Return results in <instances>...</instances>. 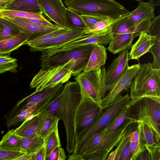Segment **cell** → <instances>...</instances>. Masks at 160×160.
<instances>
[{"label": "cell", "mask_w": 160, "mask_h": 160, "mask_svg": "<svg viewBox=\"0 0 160 160\" xmlns=\"http://www.w3.org/2000/svg\"><path fill=\"white\" fill-rule=\"evenodd\" d=\"M59 106L56 116L63 123L66 133V150L73 152L75 146L74 119L75 112L81 99L80 88L76 81L67 82L60 93Z\"/></svg>", "instance_id": "cell-1"}, {"label": "cell", "mask_w": 160, "mask_h": 160, "mask_svg": "<svg viewBox=\"0 0 160 160\" xmlns=\"http://www.w3.org/2000/svg\"><path fill=\"white\" fill-rule=\"evenodd\" d=\"M127 119L141 122L153 131L157 143L160 144V100L150 97L130 99Z\"/></svg>", "instance_id": "cell-2"}, {"label": "cell", "mask_w": 160, "mask_h": 160, "mask_svg": "<svg viewBox=\"0 0 160 160\" xmlns=\"http://www.w3.org/2000/svg\"><path fill=\"white\" fill-rule=\"evenodd\" d=\"M129 87L130 99L150 97L160 100V69L150 62L141 65Z\"/></svg>", "instance_id": "cell-3"}, {"label": "cell", "mask_w": 160, "mask_h": 160, "mask_svg": "<svg viewBox=\"0 0 160 160\" xmlns=\"http://www.w3.org/2000/svg\"><path fill=\"white\" fill-rule=\"evenodd\" d=\"M82 71L75 62L49 68H42L34 77L30 84L35 92L53 88L66 82L72 75L76 76Z\"/></svg>", "instance_id": "cell-4"}, {"label": "cell", "mask_w": 160, "mask_h": 160, "mask_svg": "<svg viewBox=\"0 0 160 160\" xmlns=\"http://www.w3.org/2000/svg\"><path fill=\"white\" fill-rule=\"evenodd\" d=\"M130 100L128 93L123 96H120L112 103L103 107L102 113L94 122L78 138L75 139V146L72 153L81 155L89 140L102 130L118 113L127 106Z\"/></svg>", "instance_id": "cell-5"}, {"label": "cell", "mask_w": 160, "mask_h": 160, "mask_svg": "<svg viewBox=\"0 0 160 160\" xmlns=\"http://www.w3.org/2000/svg\"><path fill=\"white\" fill-rule=\"evenodd\" d=\"M67 8L80 15L109 17L114 20L130 12L114 0H76Z\"/></svg>", "instance_id": "cell-6"}, {"label": "cell", "mask_w": 160, "mask_h": 160, "mask_svg": "<svg viewBox=\"0 0 160 160\" xmlns=\"http://www.w3.org/2000/svg\"><path fill=\"white\" fill-rule=\"evenodd\" d=\"M106 70L103 66L97 70L83 71L75 79L79 85L81 93L89 97L101 106L102 100L107 93L104 82Z\"/></svg>", "instance_id": "cell-7"}, {"label": "cell", "mask_w": 160, "mask_h": 160, "mask_svg": "<svg viewBox=\"0 0 160 160\" xmlns=\"http://www.w3.org/2000/svg\"><path fill=\"white\" fill-rule=\"evenodd\" d=\"M95 44H89L73 49L41 56L42 68H49L62 65L70 61L75 62L82 71L85 68Z\"/></svg>", "instance_id": "cell-8"}, {"label": "cell", "mask_w": 160, "mask_h": 160, "mask_svg": "<svg viewBox=\"0 0 160 160\" xmlns=\"http://www.w3.org/2000/svg\"><path fill=\"white\" fill-rule=\"evenodd\" d=\"M81 99L76 110L74 116L75 139L78 138L92 125L103 109V107L88 96L81 93Z\"/></svg>", "instance_id": "cell-9"}, {"label": "cell", "mask_w": 160, "mask_h": 160, "mask_svg": "<svg viewBox=\"0 0 160 160\" xmlns=\"http://www.w3.org/2000/svg\"><path fill=\"white\" fill-rule=\"evenodd\" d=\"M63 87V84L60 83L53 88L34 92L18 102L8 113L4 115L5 119L8 120L36 104L48 98L56 97L62 91Z\"/></svg>", "instance_id": "cell-10"}, {"label": "cell", "mask_w": 160, "mask_h": 160, "mask_svg": "<svg viewBox=\"0 0 160 160\" xmlns=\"http://www.w3.org/2000/svg\"><path fill=\"white\" fill-rule=\"evenodd\" d=\"M141 65V64L138 62L130 66L128 65L127 66L122 74L108 92V93L102 100V107H107L121 95V94L123 91L129 86Z\"/></svg>", "instance_id": "cell-11"}, {"label": "cell", "mask_w": 160, "mask_h": 160, "mask_svg": "<svg viewBox=\"0 0 160 160\" xmlns=\"http://www.w3.org/2000/svg\"><path fill=\"white\" fill-rule=\"evenodd\" d=\"M42 14L60 28L66 27V8L62 0H36Z\"/></svg>", "instance_id": "cell-12"}, {"label": "cell", "mask_w": 160, "mask_h": 160, "mask_svg": "<svg viewBox=\"0 0 160 160\" xmlns=\"http://www.w3.org/2000/svg\"><path fill=\"white\" fill-rule=\"evenodd\" d=\"M128 50L121 52L115 58L106 70L105 85L107 92L120 77L127 66L130 60Z\"/></svg>", "instance_id": "cell-13"}, {"label": "cell", "mask_w": 160, "mask_h": 160, "mask_svg": "<svg viewBox=\"0 0 160 160\" xmlns=\"http://www.w3.org/2000/svg\"><path fill=\"white\" fill-rule=\"evenodd\" d=\"M113 36L112 31L105 34L91 35L89 36L70 42L58 48L47 49L42 52L41 55H48L59 51L68 50L89 44H107L109 43Z\"/></svg>", "instance_id": "cell-14"}, {"label": "cell", "mask_w": 160, "mask_h": 160, "mask_svg": "<svg viewBox=\"0 0 160 160\" xmlns=\"http://www.w3.org/2000/svg\"><path fill=\"white\" fill-rule=\"evenodd\" d=\"M83 30L72 29L69 31L58 35L49 42L35 47L30 50L31 52H42L47 49L58 48L73 41L90 36L83 33Z\"/></svg>", "instance_id": "cell-15"}, {"label": "cell", "mask_w": 160, "mask_h": 160, "mask_svg": "<svg viewBox=\"0 0 160 160\" xmlns=\"http://www.w3.org/2000/svg\"><path fill=\"white\" fill-rule=\"evenodd\" d=\"M138 35L134 28L127 32L113 36L107 49L113 54L128 50L131 48L133 40Z\"/></svg>", "instance_id": "cell-16"}, {"label": "cell", "mask_w": 160, "mask_h": 160, "mask_svg": "<svg viewBox=\"0 0 160 160\" xmlns=\"http://www.w3.org/2000/svg\"><path fill=\"white\" fill-rule=\"evenodd\" d=\"M2 17L16 25L22 30L31 35L29 38H36L58 29V26L54 27H47L31 22L22 18L5 16Z\"/></svg>", "instance_id": "cell-17"}, {"label": "cell", "mask_w": 160, "mask_h": 160, "mask_svg": "<svg viewBox=\"0 0 160 160\" xmlns=\"http://www.w3.org/2000/svg\"><path fill=\"white\" fill-rule=\"evenodd\" d=\"M137 41L131 46L129 53V59L138 61L143 55L149 52L154 44L156 36L149 35L145 32H142Z\"/></svg>", "instance_id": "cell-18"}, {"label": "cell", "mask_w": 160, "mask_h": 160, "mask_svg": "<svg viewBox=\"0 0 160 160\" xmlns=\"http://www.w3.org/2000/svg\"><path fill=\"white\" fill-rule=\"evenodd\" d=\"M155 7L149 2L139 1L137 8L128 13V17L134 22V28L143 21L153 20L156 17Z\"/></svg>", "instance_id": "cell-19"}, {"label": "cell", "mask_w": 160, "mask_h": 160, "mask_svg": "<svg viewBox=\"0 0 160 160\" xmlns=\"http://www.w3.org/2000/svg\"><path fill=\"white\" fill-rule=\"evenodd\" d=\"M36 114L38 118V127L36 134L44 138L58 126L60 119L55 116L49 115L43 110L39 111Z\"/></svg>", "instance_id": "cell-20"}, {"label": "cell", "mask_w": 160, "mask_h": 160, "mask_svg": "<svg viewBox=\"0 0 160 160\" xmlns=\"http://www.w3.org/2000/svg\"><path fill=\"white\" fill-rule=\"evenodd\" d=\"M148 33L156 36L154 44L149 52L153 56L152 63L153 67L156 69H160V15L156 17L153 20V23Z\"/></svg>", "instance_id": "cell-21"}, {"label": "cell", "mask_w": 160, "mask_h": 160, "mask_svg": "<svg viewBox=\"0 0 160 160\" xmlns=\"http://www.w3.org/2000/svg\"><path fill=\"white\" fill-rule=\"evenodd\" d=\"M31 35L22 31L12 37L0 41V54H9L26 44Z\"/></svg>", "instance_id": "cell-22"}, {"label": "cell", "mask_w": 160, "mask_h": 160, "mask_svg": "<svg viewBox=\"0 0 160 160\" xmlns=\"http://www.w3.org/2000/svg\"><path fill=\"white\" fill-rule=\"evenodd\" d=\"M107 58L106 49L103 45L95 44L84 72L97 70L103 66Z\"/></svg>", "instance_id": "cell-23"}, {"label": "cell", "mask_w": 160, "mask_h": 160, "mask_svg": "<svg viewBox=\"0 0 160 160\" xmlns=\"http://www.w3.org/2000/svg\"><path fill=\"white\" fill-rule=\"evenodd\" d=\"M22 137L17 134L12 129L3 136L0 141V149L9 151L22 152Z\"/></svg>", "instance_id": "cell-24"}, {"label": "cell", "mask_w": 160, "mask_h": 160, "mask_svg": "<svg viewBox=\"0 0 160 160\" xmlns=\"http://www.w3.org/2000/svg\"><path fill=\"white\" fill-rule=\"evenodd\" d=\"M4 9L23 11L42 14L36 0H12Z\"/></svg>", "instance_id": "cell-25"}, {"label": "cell", "mask_w": 160, "mask_h": 160, "mask_svg": "<svg viewBox=\"0 0 160 160\" xmlns=\"http://www.w3.org/2000/svg\"><path fill=\"white\" fill-rule=\"evenodd\" d=\"M72 29L65 27L36 38H29L26 44L30 47V50L45 44L56 37L66 33Z\"/></svg>", "instance_id": "cell-26"}, {"label": "cell", "mask_w": 160, "mask_h": 160, "mask_svg": "<svg viewBox=\"0 0 160 160\" xmlns=\"http://www.w3.org/2000/svg\"><path fill=\"white\" fill-rule=\"evenodd\" d=\"M38 124V118L36 114L32 118L24 120L14 131L17 134L22 137H29L36 134Z\"/></svg>", "instance_id": "cell-27"}, {"label": "cell", "mask_w": 160, "mask_h": 160, "mask_svg": "<svg viewBox=\"0 0 160 160\" xmlns=\"http://www.w3.org/2000/svg\"><path fill=\"white\" fill-rule=\"evenodd\" d=\"M134 28V22L128 17V13L114 20L111 31L114 36L127 32Z\"/></svg>", "instance_id": "cell-28"}, {"label": "cell", "mask_w": 160, "mask_h": 160, "mask_svg": "<svg viewBox=\"0 0 160 160\" xmlns=\"http://www.w3.org/2000/svg\"><path fill=\"white\" fill-rule=\"evenodd\" d=\"M43 145V138L37 134L22 137V151L27 154H32L35 152Z\"/></svg>", "instance_id": "cell-29"}, {"label": "cell", "mask_w": 160, "mask_h": 160, "mask_svg": "<svg viewBox=\"0 0 160 160\" xmlns=\"http://www.w3.org/2000/svg\"><path fill=\"white\" fill-rule=\"evenodd\" d=\"M128 105L118 113L102 131L105 134L118 129L127 119Z\"/></svg>", "instance_id": "cell-30"}, {"label": "cell", "mask_w": 160, "mask_h": 160, "mask_svg": "<svg viewBox=\"0 0 160 160\" xmlns=\"http://www.w3.org/2000/svg\"><path fill=\"white\" fill-rule=\"evenodd\" d=\"M114 20L108 17L106 19L97 23L92 27L83 31L86 34L102 35L111 31V27Z\"/></svg>", "instance_id": "cell-31"}, {"label": "cell", "mask_w": 160, "mask_h": 160, "mask_svg": "<svg viewBox=\"0 0 160 160\" xmlns=\"http://www.w3.org/2000/svg\"><path fill=\"white\" fill-rule=\"evenodd\" d=\"M43 145L45 149L46 158L56 148L61 147L58 126L43 138Z\"/></svg>", "instance_id": "cell-32"}, {"label": "cell", "mask_w": 160, "mask_h": 160, "mask_svg": "<svg viewBox=\"0 0 160 160\" xmlns=\"http://www.w3.org/2000/svg\"><path fill=\"white\" fill-rule=\"evenodd\" d=\"M1 16L20 18H31L43 20H48L42 14L13 10L0 9V17Z\"/></svg>", "instance_id": "cell-33"}, {"label": "cell", "mask_w": 160, "mask_h": 160, "mask_svg": "<svg viewBox=\"0 0 160 160\" xmlns=\"http://www.w3.org/2000/svg\"><path fill=\"white\" fill-rule=\"evenodd\" d=\"M78 13L66 8L65 13L66 27L71 29L84 30L85 24Z\"/></svg>", "instance_id": "cell-34"}, {"label": "cell", "mask_w": 160, "mask_h": 160, "mask_svg": "<svg viewBox=\"0 0 160 160\" xmlns=\"http://www.w3.org/2000/svg\"><path fill=\"white\" fill-rule=\"evenodd\" d=\"M0 27L3 30L4 39L13 37L22 31L13 23L0 17Z\"/></svg>", "instance_id": "cell-35"}, {"label": "cell", "mask_w": 160, "mask_h": 160, "mask_svg": "<svg viewBox=\"0 0 160 160\" xmlns=\"http://www.w3.org/2000/svg\"><path fill=\"white\" fill-rule=\"evenodd\" d=\"M17 60L8 55L0 54V73L6 72L16 73L18 67Z\"/></svg>", "instance_id": "cell-36"}, {"label": "cell", "mask_w": 160, "mask_h": 160, "mask_svg": "<svg viewBox=\"0 0 160 160\" xmlns=\"http://www.w3.org/2000/svg\"><path fill=\"white\" fill-rule=\"evenodd\" d=\"M133 129L128 128V129L120 141L117 148L114 151L110 153L108 155L107 160H119L122 152L126 144L130 141L131 134Z\"/></svg>", "instance_id": "cell-37"}, {"label": "cell", "mask_w": 160, "mask_h": 160, "mask_svg": "<svg viewBox=\"0 0 160 160\" xmlns=\"http://www.w3.org/2000/svg\"><path fill=\"white\" fill-rule=\"evenodd\" d=\"M141 130L145 142V145L153 146L159 144L156 141L153 131L149 127L142 123Z\"/></svg>", "instance_id": "cell-38"}, {"label": "cell", "mask_w": 160, "mask_h": 160, "mask_svg": "<svg viewBox=\"0 0 160 160\" xmlns=\"http://www.w3.org/2000/svg\"><path fill=\"white\" fill-rule=\"evenodd\" d=\"M60 93L46 107L40 110H44L49 115L51 116H56L59 106L60 97Z\"/></svg>", "instance_id": "cell-39"}, {"label": "cell", "mask_w": 160, "mask_h": 160, "mask_svg": "<svg viewBox=\"0 0 160 160\" xmlns=\"http://www.w3.org/2000/svg\"><path fill=\"white\" fill-rule=\"evenodd\" d=\"M83 22L86 28H90L98 22L106 19L108 17L92 15H79Z\"/></svg>", "instance_id": "cell-40"}, {"label": "cell", "mask_w": 160, "mask_h": 160, "mask_svg": "<svg viewBox=\"0 0 160 160\" xmlns=\"http://www.w3.org/2000/svg\"><path fill=\"white\" fill-rule=\"evenodd\" d=\"M26 153L22 152L7 150L0 149V160L16 159Z\"/></svg>", "instance_id": "cell-41"}, {"label": "cell", "mask_w": 160, "mask_h": 160, "mask_svg": "<svg viewBox=\"0 0 160 160\" xmlns=\"http://www.w3.org/2000/svg\"><path fill=\"white\" fill-rule=\"evenodd\" d=\"M67 158L64 149L58 147L46 158L45 160H65Z\"/></svg>", "instance_id": "cell-42"}, {"label": "cell", "mask_w": 160, "mask_h": 160, "mask_svg": "<svg viewBox=\"0 0 160 160\" xmlns=\"http://www.w3.org/2000/svg\"><path fill=\"white\" fill-rule=\"evenodd\" d=\"M147 150L148 152L151 160H160V144L153 146L145 145Z\"/></svg>", "instance_id": "cell-43"}, {"label": "cell", "mask_w": 160, "mask_h": 160, "mask_svg": "<svg viewBox=\"0 0 160 160\" xmlns=\"http://www.w3.org/2000/svg\"><path fill=\"white\" fill-rule=\"evenodd\" d=\"M132 153L130 150L129 142L127 143L121 153L120 160H131Z\"/></svg>", "instance_id": "cell-44"}, {"label": "cell", "mask_w": 160, "mask_h": 160, "mask_svg": "<svg viewBox=\"0 0 160 160\" xmlns=\"http://www.w3.org/2000/svg\"><path fill=\"white\" fill-rule=\"evenodd\" d=\"M46 155L44 145L35 152L32 154V160H45Z\"/></svg>", "instance_id": "cell-45"}, {"label": "cell", "mask_w": 160, "mask_h": 160, "mask_svg": "<svg viewBox=\"0 0 160 160\" xmlns=\"http://www.w3.org/2000/svg\"><path fill=\"white\" fill-rule=\"evenodd\" d=\"M68 160H82V155L77 154L74 153L70 155L68 159Z\"/></svg>", "instance_id": "cell-46"}, {"label": "cell", "mask_w": 160, "mask_h": 160, "mask_svg": "<svg viewBox=\"0 0 160 160\" xmlns=\"http://www.w3.org/2000/svg\"><path fill=\"white\" fill-rule=\"evenodd\" d=\"M12 0H0V9H4L10 3Z\"/></svg>", "instance_id": "cell-47"}, {"label": "cell", "mask_w": 160, "mask_h": 160, "mask_svg": "<svg viewBox=\"0 0 160 160\" xmlns=\"http://www.w3.org/2000/svg\"><path fill=\"white\" fill-rule=\"evenodd\" d=\"M32 160V154L26 153L16 159V160Z\"/></svg>", "instance_id": "cell-48"}, {"label": "cell", "mask_w": 160, "mask_h": 160, "mask_svg": "<svg viewBox=\"0 0 160 160\" xmlns=\"http://www.w3.org/2000/svg\"><path fill=\"white\" fill-rule=\"evenodd\" d=\"M148 2L154 7L160 5V0H149Z\"/></svg>", "instance_id": "cell-49"}, {"label": "cell", "mask_w": 160, "mask_h": 160, "mask_svg": "<svg viewBox=\"0 0 160 160\" xmlns=\"http://www.w3.org/2000/svg\"><path fill=\"white\" fill-rule=\"evenodd\" d=\"M76 0H64V4L67 7Z\"/></svg>", "instance_id": "cell-50"}, {"label": "cell", "mask_w": 160, "mask_h": 160, "mask_svg": "<svg viewBox=\"0 0 160 160\" xmlns=\"http://www.w3.org/2000/svg\"><path fill=\"white\" fill-rule=\"evenodd\" d=\"M4 39L2 29L0 27V41Z\"/></svg>", "instance_id": "cell-51"}, {"label": "cell", "mask_w": 160, "mask_h": 160, "mask_svg": "<svg viewBox=\"0 0 160 160\" xmlns=\"http://www.w3.org/2000/svg\"><path fill=\"white\" fill-rule=\"evenodd\" d=\"M134 0V1H140L142 0Z\"/></svg>", "instance_id": "cell-52"}, {"label": "cell", "mask_w": 160, "mask_h": 160, "mask_svg": "<svg viewBox=\"0 0 160 160\" xmlns=\"http://www.w3.org/2000/svg\"></svg>", "instance_id": "cell-53"}]
</instances>
